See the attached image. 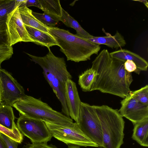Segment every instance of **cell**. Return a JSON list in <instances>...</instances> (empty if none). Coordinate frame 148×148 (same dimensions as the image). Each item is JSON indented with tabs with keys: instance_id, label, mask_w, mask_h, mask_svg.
Masks as SVG:
<instances>
[{
	"instance_id": "7c38bea8",
	"label": "cell",
	"mask_w": 148,
	"mask_h": 148,
	"mask_svg": "<svg viewBox=\"0 0 148 148\" xmlns=\"http://www.w3.org/2000/svg\"><path fill=\"white\" fill-rule=\"evenodd\" d=\"M65 96L70 117L77 123L82 101L80 99L76 83L71 79H68L66 82Z\"/></svg>"
},
{
	"instance_id": "4dcf8cb0",
	"label": "cell",
	"mask_w": 148,
	"mask_h": 148,
	"mask_svg": "<svg viewBox=\"0 0 148 148\" xmlns=\"http://www.w3.org/2000/svg\"><path fill=\"white\" fill-rule=\"evenodd\" d=\"M25 5L28 8L30 6H34L41 10L42 9L40 0H27Z\"/></svg>"
},
{
	"instance_id": "4fadbf2b",
	"label": "cell",
	"mask_w": 148,
	"mask_h": 148,
	"mask_svg": "<svg viewBox=\"0 0 148 148\" xmlns=\"http://www.w3.org/2000/svg\"><path fill=\"white\" fill-rule=\"evenodd\" d=\"M110 55L112 58L125 62L127 60L133 61L140 71L147 70L148 62L139 55L129 50L121 49L110 53Z\"/></svg>"
},
{
	"instance_id": "277c9868",
	"label": "cell",
	"mask_w": 148,
	"mask_h": 148,
	"mask_svg": "<svg viewBox=\"0 0 148 148\" xmlns=\"http://www.w3.org/2000/svg\"><path fill=\"white\" fill-rule=\"evenodd\" d=\"M12 106L20 114L27 117L67 126L73 125V120L56 111L48 104L31 96L25 95Z\"/></svg>"
},
{
	"instance_id": "5bb4252c",
	"label": "cell",
	"mask_w": 148,
	"mask_h": 148,
	"mask_svg": "<svg viewBox=\"0 0 148 148\" xmlns=\"http://www.w3.org/2000/svg\"><path fill=\"white\" fill-rule=\"evenodd\" d=\"M25 27L30 38L33 41V43L45 46L48 49L53 46H58L55 39L48 32H42L28 26L25 25Z\"/></svg>"
},
{
	"instance_id": "6da1fadb",
	"label": "cell",
	"mask_w": 148,
	"mask_h": 148,
	"mask_svg": "<svg viewBox=\"0 0 148 148\" xmlns=\"http://www.w3.org/2000/svg\"><path fill=\"white\" fill-rule=\"evenodd\" d=\"M124 62L112 57L107 49L102 50L92 63L96 75L90 91L98 90L123 99L127 97L133 79L132 73L125 70Z\"/></svg>"
},
{
	"instance_id": "d6a6232c",
	"label": "cell",
	"mask_w": 148,
	"mask_h": 148,
	"mask_svg": "<svg viewBox=\"0 0 148 148\" xmlns=\"http://www.w3.org/2000/svg\"><path fill=\"white\" fill-rule=\"evenodd\" d=\"M0 148H6L5 145L0 135Z\"/></svg>"
},
{
	"instance_id": "603a6c76",
	"label": "cell",
	"mask_w": 148,
	"mask_h": 148,
	"mask_svg": "<svg viewBox=\"0 0 148 148\" xmlns=\"http://www.w3.org/2000/svg\"><path fill=\"white\" fill-rule=\"evenodd\" d=\"M32 14L40 22L47 27H54L59 21L52 16L44 12L40 14L32 11Z\"/></svg>"
},
{
	"instance_id": "484cf974",
	"label": "cell",
	"mask_w": 148,
	"mask_h": 148,
	"mask_svg": "<svg viewBox=\"0 0 148 148\" xmlns=\"http://www.w3.org/2000/svg\"><path fill=\"white\" fill-rule=\"evenodd\" d=\"M13 54L12 46L9 45H0V68L1 63L4 61L10 59Z\"/></svg>"
},
{
	"instance_id": "1f68e13d",
	"label": "cell",
	"mask_w": 148,
	"mask_h": 148,
	"mask_svg": "<svg viewBox=\"0 0 148 148\" xmlns=\"http://www.w3.org/2000/svg\"><path fill=\"white\" fill-rule=\"evenodd\" d=\"M27 0H15V8L17 7L25 5Z\"/></svg>"
},
{
	"instance_id": "9a60e30c",
	"label": "cell",
	"mask_w": 148,
	"mask_h": 148,
	"mask_svg": "<svg viewBox=\"0 0 148 148\" xmlns=\"http://www.w3.org/2000/svg\"><path fill=\"white\" fill-rule=\"evenodd\" d=\"M106 33V36H94L88 40L92 42L104 45L112 49H118L125 46L126 42L123 36L118 31L113 36Z\"/></svg>"
},
{
	"instance_id": "3957f363",
	"label": "cell",
	"mask_w": 148,
	"mask_h": 148,
	"mask_svg": "<svg viewBox=\"0 0 148 148\" xmlns=\"http://www.w3.org/2000/svg\"><path fill=\"white\" fill-rule=\"evenodd\" d=\"M48 32L56 41L60 51L67 60L78 62L90 60L93 54H97L100 45L92 42L69 31L57 27H47Z\"/></svg>"
},
{
	"instance_id": "4316f807",
	"label": "cell",
	"mask_w": 148,
	"mask_h": 148,
	"mask_svg": "<svg viewBox=\"0 0 148 148\" xmlns=\"http://www.w3.org/2000/svg\"><path fill=\"white\" fill-rule=\"evenodd\" d=\"M22 148H58L52 144L48 145L47 143H28L26 144Z\"/></svg>"
},
{
	"instance_id": "e0dca14e",
	"label": "cell",
	"mask_w": 148,
	"mask_h": 148,
	"mask_svg": "<svg viewBox=\"0 0 148 148\" xmlns=\"http://www.w3.org/2000/svg\"><path fill=\"white\" fill-rule=\"evenodd\" d=\"M18 10L22 21L25 25L31 27L42 32H48L45 26L32 14V11L27 8L25 5L18 7Z\"/></svg>"
},
{
	"instance_id": "52a82bcc",
	"label": "cell",
	"mask_w": 148,
	"mask_h": 148,
	"mask_svg": "<svg viewBox=\"0 0 148 148\" xmlns=\"http://www.w3.org/2000/svg\"><path fill=\"white\" fill-rule=\"evenodd\" d=\"M52 137L68 145L79 147H98L87 136L75 122L72 126H67L44 122Z\"/></svg>"
},
{
	"instance_id": "cb8c5ba5",
	"label": "cell",
	"mask_w": 148,
	"mask_h": 148,
	"mask_svg": "<svg viewBox=\"0 0 148 148\" xmlns=\"http://www.w3.org/2000/svg\"><path fill=\"white\" fill-rule=\"evenodd\" d=\"M129 93L136 99L140 103L148 106V85L134 91H130Z\"/></svg>"
},
{
	"instance_id": "8fae6325",
	"label": "cell",
	"mask_w": 148,
	"mask_h": 148,
	"mask_svg": "<svg viewBox=\"0 0 148 148\" xmlns=\"http://www.w3.org/2000/svg\"><path fill=\"white\" fill-rule=\"evenodd\" d=\"M121 106L118 111L122 117L131 121L134 125L148 118V106L134 99L129 92L121 102Z\"/></svg>"
},
{
	"instance_id": "9c48e42d",
	"label": "cell",
	"mask_w": 148,
	"mask_h": 148,
	"mask_svg": "<svg viewBox=\"0 0 148 148\" xmlns=\"http://www.w3.org/2000/svg\"><path fill=\"white\" fill-rule=\"evenodd\" d=\"M18 7L7 15L6 31L9 44L11 46L21 42H34L22 21Z\"/></svg>"
},
{
	"instance_id": "f546056e",
	"label": "cell",
	"mask_w": 148,
	"mask_h": 148,
	"mask_svg": "<svg viewBox=\"0 0 148 148\" xmlns=\"http://www.w3.org/2000/svg\"><path fill=\"white\" fill-rule=\"evenodd\" d=\"M9 45L7 31H0V45Z\"/></svg>"
},
{
	"instance_id": "f1b7e54d",
	"label": "cell",
	"mask_w": 148,
	"mask_h": 148,
	"mask_svg": "<svg viewBox=\"0 0 148 148\" xmlns=\"http://www.w3.org/2000/svg\"><path fill=\"white\" fill-rule=\"evenodd\" d=\"M0 135L6 148H18V143L1 133H0Z\"/></svg>"
},
{
	"instance_id": "7a4b0ae2",
	"label": "cell",
	"mask_w": 148,
	"mask_h": 148,
	"mask_svg": "<svg viewBox=\"0 0 148 148\" xmlns=\"http://www.w3.org/2000/svg\"><path fill=\"white\" fill-rule=\"evenodd\" d=\"M48 50V53L43 57L26 53L31 58V61L42 68L45 78L61 103L62 113L70 117L66 101L65 90L66 81L71 79L72 77L67 69L64 58L55 56L50 49Z\"/></svg>"
},
{
	"instance_id": "44dd1931",
	"label": "cell",
	"mask_w": 148,
	"mask_h": 148,
	"mask_svg": "<svg viewBox=\"0 0 148 148\" xmlns=\"http://www.w3.org/2000/svg\"><path fill=\"white\" fill-rule=\"evenodd\" d=\"M96 75L95 71L91 68L79 75L78 84L83 91H90Z\"/></svg>"
},
{
	"instance_id": "8992f818",
	"label": "cell",
	"mask_w": 148,
	"mask_h": 148,
	"mask_svg": "<svg viewBox=\"0 0 148 148\" xmlns=\"http://www.w3.org/2000/svg\"><path fill=\"white\" fill-rule=\"evenodd\" d=\"M83 132L100 148H103L102 130L95 105L82 102L77 123Z\"/></svg>"
},
{
	"instance_id": "ba28073f",
	"label": "cell",
	"mask_w": 148,
	"mask_h": 148,
	"mask_svg": "<svg viewBox=\"0 0 148 148\" xmlns=\"http://www.w3.org/2000/svg\"><path fill=\"white\" fill-rule=\"evenodd\" d=\"M20 114L17 122V127L32 143H47L51 140L52 136L44 121Z\"/></svg>"
},
{
	"instance_id": "ffe728a7",
	"label": "cell",
	"mask_w": 148,
	"mask_h": 148,
	"mask_svg": "<svg viewBox=\"0 0 148 148\" xmlns=\"http://www.w3.org/2000/svg\"><path fill=\"white\" fill-rule=\"evenodd\" d=\"M42 10L59 21L62 16V9L59 0H40Z\"/></svg>"
},
{
	"instance_id": "5b68a950",
	"label": "cell",
	"mask_w": 148,
	"mask_h": 148,
	"mask_svg": "<svg viewBox=\"0 0 148 148\" xmlns=\"http://www.w3.org/2000/svg\"><path fill=\"white\" fill-rule=\"evenodd\" d=\"M101 124L103 148H121L125 122L118 110L107 105H95Z\"/></svg>"
},
{
	"instance_id": "d6986e66",
	"label": "cell",
	"mask_w": 148,
	"mask_h": 148,
	"mask_svg": "<svg viewBox=\"0 0 148 148\" xmlns=\"http://www.w3.org/2000/svg\"><path fill=\"white\" fill-rule=\"evenodd\" d=\"M60 21L62 22L66 26L74 29L76 31V35L80 37L88 39L94 36L84 29L77 21L62 8V16Z\"/></svg>"
},
{
	"instance_id": "2e32d148",
	"label": "cell",
	"mask_w": 148,
	"mask_h": 148,
	"mask_svg": "<svg viewBox=\"0 0 148 148\" xmlns=\"http://www.w3.org/2000/svg\"><path fill=\"white\" fill-rule=\"evenodd\" d=\"M132 139L140 145L148 146V118L134 125Z\"/></svg>"
},
{
	"instance_id": "836d02e7",
	"label": "cell",
	"mask_w": 148,
	"mask_h": 148,
	"mask_svg": "<svg viewBox=\"0 0 148 148\" xmlns=\"http://www.w3.org/2000/svg\"><path fill=\"white\" fill-rule=\"evenodd\" d=\"M136 1H138L144 3L146 7L148 8V2L147 0H134Z\"/></svg>"
},
{
	"instance_id": "ac0fdd59",
	"label": "cell",
	"mask_w": 148,
	"mask_h": 148,
	"mask_svg": "<svg viewBox=\"0 0 148 148\" xmlns=\"http://www.w3.org/2000/svg\"><path fill=\"white\" fill-rule=\"evenodd\" d=\"M12 106L3 103L0 104V124L10 130L18 129Z\"/></svg>"
},
{
	"instance_id": "83f0119b",
	"label": "cell",
	"mask_w": 148,
	"mask_h": 148,
	"mask_svg": "<svg viewBox=\"0 0 148 148\" xmlns=\"http://www.w3.org/2000/svg\"><path fill=\"white\" fill-rule=\"evenodd\" d=\"M124 66L125 70L128 72L132 73L134 72L139 75L140 72L138 69L136 64L132 61L126 60L124 62Z\"/></svg>"
},
{
	"instance_id": "e575fe53",
	"label": "cell",
	"mask_w": 148,
	"mask_h": 148,
	"mask_svg": "<svg viewBox=\"0 0 148 148\" xmlns=\"http://www.w3.org/2000/svg\"><path fill=\"white\" fill-rule=\"evenodd\" d=\"M2 92V87L1 81L0 78V103L1 102V97Z\"/></svg>"
},
{
	"instance_id": "7402d4cb",
	"label": "cell",
	"mask_w": 148,
	"mask_h": 148,
	"mask_svg": "<svg viewBox=\"0 0 148 148\" xmlns=\"http://www.w3.org/2000/svg\"><path fill=\"white\" fill-rule=\"evenodd\" d=\"M11 1V0H0V31H6L7 14Z\"/></svg>"
},
{
	"instance_id": "d4e9b609",
	"label": "cell",
	"mask_w": 148,
	"mask_h": 148,
	"mask_svg": "<svg viewBox=\"0 0 148 148\" xmlns=\"http://www.w3.org/2000/svg\"><path fill=\"white\" fill-rule=\"evenodd\" d=\"M0 133L6 135L18 143H21L23 140V135L18 129L12 130L0 124Z\"/></svg>"
},
{
	"instance_id": "d590c367",
	"label": "cell",
	"mask_w": 148,
	"mask_h": 148,
	"mask_svg": "<svg viewBox=\"0 0 148 148\" xmlns=\"http://www.w3.org/2000/svg\"><path fill=\"white\" fill-rule=\"evenodd\" d=\"M68 148H80V147L74 145H68Z\"/></svg>"
},
{
	"instance_id": "30bf717a",
	"label": "cell",
	"mask_w": 148,
	"mask_h": 148,
	"mask_svg": "<svg viewBox=\"0 0 148 148\" xmlns=\"http://www.w3.org/2000/svg\"><path fill=\"white\" fill-rule=\"evenodd\" d=\"M0 78L2 87L1 102L12 106L25 95L24 89L9 73L1 68Z\"/></svg>"
}]
</instances>
